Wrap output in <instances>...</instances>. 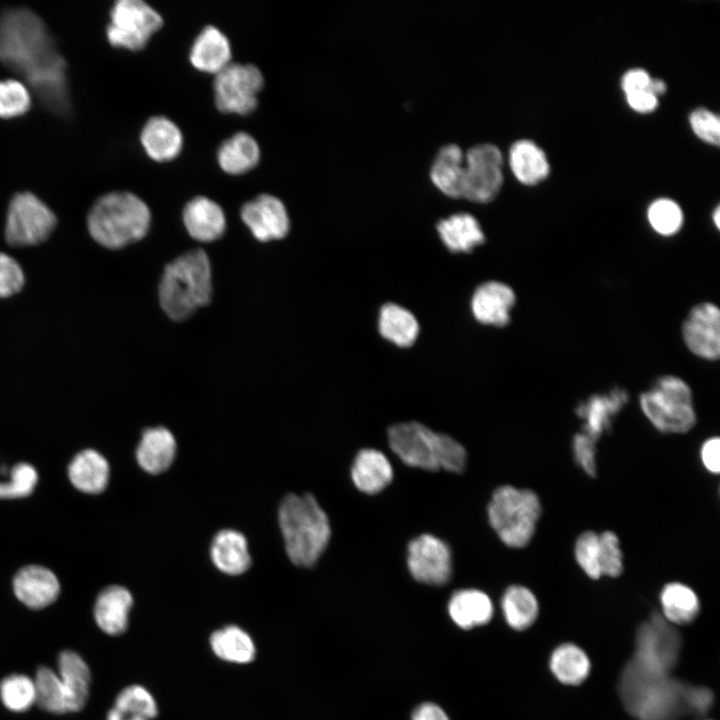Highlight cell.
<instances>
[{
  "label": "cell",
  "mask_w": 720,
  "mask_h": 720,
  "mask_svg": "<svg viewBox=\"0 0 720 720\" xmlns=\"http://www.w3.org/2000/svg\"><path fill=\"white\" fill-rule=\"evenodd\" d=\"M0 61L26 77L41 99L66 91L65 63L42 20L27 8L0 15Z\"/></svg>",
  "instance_id": "6da1fadb"
},
{
  "label": "cell",
  "mask_w": 720,
  "mask_h": 720,
  "mask_svg": "<svg viewBox=\"0 0 720 720\" xmlns=\"http://www.w3.org/2000/svg\"><path fill=\"white\" fill-rule=\"evenodd\" d=\"M278 521L290 561L312 567L326 549L331 527L328 516L311 494H289L281 502Z\"/></svg>",
  "instance_id": "7a4b0ae2"
},
{
  "label": "cell",
  "mask_w": 720,
  "mask_h": 720,
  "mask_svg": "<svg viewBox=\"0 0 720 720\" xmlns=\"http://www.w3.org/2000/svg\"><path fill=\"white\" fill-rule=\"evenodd\" d=\"M687 686L669 674H652L630 661L622 672L619 689L625 707L638 720H675L688 713Z\"/></svg>",
  "instance_id": "3957f363"
},
{
  "label": "cell",
  "mask_w": 720,
  "mask_h": 720,
  "mask_svg": "<svg viewBox=\"0 0 720 720\" xmlns=\"http://www.w3.org/2000/svg\"><path fill=\"white\" fill-rule=\"evenodd\" d=\"M211 268L207 254L194 249L168 263L159 285L164 312L174 321L188 318L210 302Z\"/></svg>",
  "instance_id": "277c9868"
},
{
  "label": "cell",
  "mask_w": 720,
  "mask_h": 720,
  "mask_svg": "<svg viewBox=\"0 0 720 720\" xmlns=\"http://www.w3.org/2000/svg\"><path fill=\"white\" fill-rule=\"evenodd\" d=\"M151 213L146 203L131 192H110L89 210L87 226L100 245L119 249L142 239L148 232Z\"/></svg>",
  "instance_id": "5b68a950"
},
{
  "label": "cell",
  "mask_w": 720,
  "mask_h": 720,
  "mask_svg": "<svg viewBox=\"0 0 720 720\" xmlns=\"http://www.w3.org/2000/svg\"><path fill=\"white\" fill-rule=\"evenodd\" d=\"M387 435L392 451L409 466L454 473L465 469V448L447 434L436 433L413 421L390 426Z\"/></svg>",
  "instance_id": "8992f818"
},
{
  "label": "cell",
  "mask_w": 720,
  "mask_h": 720,
  "mask_svg": "<svg viewBox=\"0 0 720 720\" xmlns=\"http://www.w3.org/2000/svg\"><path fill=\"white\" fill-rule=\"evenodd\" d=\"M58 672L41 666L35 675L36 704L54 714L78 712L89 697L91 673L76 652L64 650L58 655Z\"/></svg>",
  "instance_id": "52a82bcc"
},
{
  "label": "cell",
  "mask_w": 720,
  "mask_h": 720,
  "mask_svg": "<svg viewBox=\"0 0 720 720\" xmlns=\"http://www.w3.org/2000/svg\"><path fill=\"white\" fill-rule=\"evenodd\" d=\"M489 524L508 547H526L534 537L542 514L539 496L531 489L503 485L488 503Z\"/></svg>",
  "instance_id": "ba28073f"
},
{
  "label": "cell",
  "mask_w": 720,
  "mask_h": 720,
  "mask_svg": "<svg viewBox=\"0 0 720 720\" xmlns=\"http://www.w3.org/2000/svg\"><path fill=\"white\" fill-rule=\"evenodd\" d=\"M639 402L646 418L661 433H686L696 424L691 389L677 376L658 378L640 395Z\"/></svg>",
  "instance_id": "9c48e42d"
},
{
  "label": "cell",
  "mask_w": 720,
  "mask_h": 720,
  "mask_svg": "<svg viewBox=\"0 0 720 720\" xmlns=\"http://www.w3.org/2000/svg\"><path fill=\"white\" fill-rule=\"evenodd\" d=\"M162 26V16L146 2L119 0L110 10L106 37L116 48L139 51Z\"/></svg>",
  "instance_id": "30bf717a"
},
{
  "label": "cell",
  "mask_w": 720,
  "mask_h": 720,
  "mask_svg": "<svg viewBox=\"0 0 720 720\" xmlns=\"http://www.w3.org/2000/svg\"><path fill=\"white\" fill-rule=\"evenodd\" d=\"M680 647L678 631L662 615L653 614L637 631L630 661L646 672L667 675L677 662Z\"/></svg>",
  "instance_id": "8fae6325"
},
{
  "label": "cell",
  "mask_w": 720,
  "mask_h": 720,
  "mask_svg": "<svg viewBox=\"0 0 720 720\" xmlns=\"http://www.w3.org/2000/svg\"><path fill=\"white\" fill-rule=\"evenodd\" d=\"M57 219L52 210L31 192L16 193L8 206L5 239L12 246L37 245L54 231Z\"/></svg>",
  "instance_id": "7c38bea8"
},
{
  "label": "cell",
  "mask_w": 720,
  "mask_h": 720,
  "mask_svg": "<svg viewBox=\"0 0 720 720\" xmlns=\"http://www.w3.org/2000/svg\"><path fill=\"white\" fill-rule=\"evenodd\" d=\"M263 86L264 77L257 66L231 62L215 74V105L222 113L248 115L257 108Z\"/></svg>",
  "instance_id": "4fadbf2b"
},
{
  "label": "cell",
  "mask_w": 720,
  "mask_h": 720,
  "mask_svg": "<svg viewBox=\"0 0 720 720\" xmlns=\"http://www.w3.org/2000/svg\"><path fill=\"white\" fill-rule=\"evenodd\" d=\"M503 156L490 143L477 144L464 153L462 198L488 203L499 193L503 184Z\"/></svg>",
  "instance_id": "5bb4252c"
},
{
  "label": "cell",
  "mask_w": 720,
  "mask_h": 720,
  "mask_svg": "<svg viewBox=\"0 0 720 720\" xmlns=\"http://www.w3.org/2000/svg\"><path fill=\"white\" fill-rule=\"evenodd\" d=\"M407 565L411 576L429 585H444L451 577L449 546L431 534H422L408 544Z\"/></svg>",
  "instance_id": "9a60e30c"
},
{
  "label": "cell",
  "mask_w": 720,
  "mask_h": 720,
  "mask_svg": "<svg viewBox=\"0 0 720 720\" xmlns=\"http://www.w3.org/2000/svg\"><path fill=\"white\" fill-rule=\"evenodd\" d=\"M240 215L253 236L261 242L282 239L289 232L290 220L285 205L273 195L260 194L246 202Z\"/></svg>",
  "instance_id": "2e32d148"
},
{
  "label": "cell",
  "mask_w": 720,
  "mask_h": 720,
  "mask_svg": "<svg viewBox=\"0 0 720 720\" xmlns=\"http://www.w3.org/2000/svg\"><path fill=\"white\" fill-rule=\"evenodd\" d=\"M689 350L700 358L716 360L720 355V312L713 303L692 308L682 327Z\"/></svg>",
  "instance_id": "e0dca14e"
},
{
  "label": "cell",
  "mask_w": 720,
  "mask_h": 720,
  "mask_svg": "<svg viewBox=\"0 0 720 720\" xmlns=\"http://www.w3.org/2000/svg\"><path fill=\"white\" fill-rule=\"evenodd\" d=\"M16 598L30 609H43L56 601L60 582L53 571L41 565H27L12 581Z\"/></svg>",
  "instance_id": "ac0fdd59"
},
{
  "label": "cell",
  "mask_w": 720,
  "mask_h": 720,
  "mask_svg": "<svg viewBox=\"0 0 720 720\" xmlns=\"http://www.w3.org/2000/svg\"><path fill=\"white\" fill-rule=\"evenodd\" d=\"M515 304V294L506 284L489 281L474 292L471 309L475 319L486 325L502 327L510 321V310Z\"/></svg>",
  "instance_id": "d6986e66"
},
{
  "label": "cell",
  "mask_w": 720,
  "mask_h": 720,
  "mask_svg": "<svg viewBox=\"0 0 720 720\" xmlns=\"http://www.w3.org/2000/svg\"><path fill=\"white\" fill-rule=\"evenodd\" d=\"M133 606L130 591L120 585H110L97 596L93 615L98 627L106 634L117 636L124 633L129 624Z\"/></svg>",
  "instance_id": "ffe728a7"
},
{
  "label": "cell",
  "mask_w": 720,
  "mask_h": 720,
  "mask_svg": "<svg viewBox=\"0 0 720 720\" xmlns=\"http://www.w3.org/2000/svg\"><path fill=\"white\" fill-rule=\"evenodd\" d=\"M183 222L189 235L200 242H212L225 232V214L215 201L205 196L192 198L183 209Z\"/></svg>",
  "instance_id": "44dd1931"
},
{
  "label": "cell",
  "mask_w": 720,
  "mask_h": 720,
  "mask_svg": "<svg viewBox=\"0 0 720 720\" xmlns=\"http://www.w3.org/2000/svg\"><path fill=\"white\" fill-rule=\"evenodd\" d=\"M140 141L152 160L167 162L180 154L183 135L179 127L169 118L153 116L143 126Z\"/></svg>",
  "instance_id": "7402d4cb"
},
{
  "label": "cell",
  "mask_w": 720,
  "mask_h": 720,
  "mask_svg": "<svg viewBox=\"0 0 720 720\" xmlns=\"http://www.w3.org/2000/svg\"><path fill=\"white\" fill-rule=\"evenodd\" d=\"M627 401L624 390L614 389L607 395H594L582 402L576 413L583 420V433L597 441L610 429L612 419Z\"/></svg>",
  "instance_id": "603a6c76"
},
{
  "label": "cell",
  "mask_w": 720,
  "mask_h": 720,
  "mask_svg": "<svg viewBox=\"0 0 720 720\" xmlns=\"http://www.w3.org/2000/svg\"><path fill=\"white\" fill-rule=\"evenodd\" d=\"M228 38L217 27L207 25L195 38L189 60L197 70L217 74L231 63Z\"/></svg>",
  "instance_id": "cb8c5ba5"
},
{
  "label": "cell",
  "mask_w": 720,
  "mask_h": 720,
  "mask_svg": "<svg viewBox=\"0 0 720 720\" xmlns=\"http://www.w3.org/2000/svg\"><path fill=\"white\" fill-rule=\"evenodd\" d=\"M67 474L77 490L86 494H98L107 487L110 467L106 458L98 451L84 449L72 458Z\"/></svg>",
  "instance_id": "d4e9b609"
},
{
  "label": "cell",
  "mask_w": 720,
  "mask_h": 720,
  "mask_svg": "<svg viewBox=\"0 0 720 720\" xmlns=\"http://www.w3.org/2000/svg\"><path fill=\"white\" fill-rule=\"evenodd\" d=\"M176 455V440L164 427L146 429L136 449L139 466L147 473L160 474L167 470Z\"/></svg>",
  "instance_id": "484cf974"
},
{
  "label": "cell",
  "mask_w": 720,
  "mask_h": 720,
  "mask_svg": "<svg viewBox=\"0 0 720 720\" xmlns=\"http://www.w3.org/2000/svg\"><path fill=\"white\" fill-rule=\"evenodd\" d=\"M351 477L358 490L365 494H376L390 484L393 469L381 451L365 448L354 458Z\"/></svg>",
  "instance_id": "4316f807"
},
{
  "label": "cell",
  "mask_w": 720,
  "mask_h": 720,
  "mask_svg": "<svg viewBox=\"0 0 720 720\" xmlns=\"http://www.w3.org/2000/svg\"><path fill=\"white\" fill-rule=\"evenodd\" d=\"M210 557L218 570L233 576L244 573L251 564L245 536L232 529L221 530L215 535L210 546Z\"/></svg>",
  "instance_id": "83f0119b"
},
{
  "label": "cell",
  "mask_w": 720,
  "mask_h": 720,
  "mask_svg": "<svg viewBox=\"0 0 720 720\" xmlns=\"http://www.w3.org/2000/svg\"><path fill=\"white\" fill-rule=\"evenodd\" d=\"M464 152L457 144L439 149L430 169L432 183L451 198H462Z\"/></svg>",
  "instance_id": "f1b7e54d"
},
{
  "label": "cell",
  "mask_w": 720,
  "mask_h": 720,
  "mask_svg": "<svg viewBox=\"0 0 720 720\" xmlns=\"http://www.w3.org/2000/svg\"><path fill=\"white\" fill-rule=\"evenodd\" d=\"M451 619L462 629H471L488 623L493 615V604L487 594L476 589L456 591L448 603Z\"/></svg>",
  "instance_id": "f546056e"
},
{
  "label": "cell",
  "mask_w": 720,
  "mask_h": 720,
  "mask_svg": "<svg viewBox=\"0 0 720 720\" xmlns=\"http://www.w3.org/2000/svg\"><path fill=\"white\" fill-rule=\"evenodd\" d=\"M508 160L511 171L522 184L535 185L549 174L547 157L533 141L523 139L514 142Z\"/></svg>",
  "instance_id": "4dcf8cb0"
},
{
  "label": "cell",
  "mask_w": 720,
  "mask_h": 720,
  "mask_svg": "<svg viewBox=\"0 0 720 720\" xmlns=\"http://www.w3.org/2000/svg\"><path fill=\"white\" fill-rule=\"evenodd\" d=\"M438 234L444 245L452 252H471L485 241L477 219L468 213H456L437 224Z\"/></svg>",
  "instance_id": "1f68e13d"
},
{
  "label": "cell",
  "mask_w": 720,
  "mask_h": 720,
  "mask_svg": "<svg viewBox=\"0 0 720 720\" xmlns=\"http://www.w3.org/2000/svg\"><path fill=\"white\" fill-rule=\"evenodd\" d=\"M260 149L256 140L246 132H238L218 148L217 160L221 169L231 175H241L256 167Z\"/></svg>",
  "instance_id": "d6a6232c"
},
{
  "label": "cell",
  "mask_w": 720,
  "mask_h": 720,
  "mask_svg": "<svg viewBox=\"0 0 720 720\" xmlns=\"http://www.w3.org/2000/svg\"><path fill=\"white\" fill-rule=\"evenodd\" d=\"M663 617L670 624L687 625L698 616L700 602L696 592L688 585L670 582L660 592Z\"/></svg>",
  "instance_id": "836d02e7"
},
{
  "label": "cell",
  "mask_w": 720,
  "mask_h": 720,
  "mask_svg": "<svg viewBox=\"0 0 720 720\" xmlns=\"http://www.w3.org/2000/svg\"><path fill=\"white\" fill-rule=\"evenodd\" d=\"M209 642L214 654L226 662L247 664L253 661L256 655L253 639L236 625L214 631Z\"/></svg>",
  "instance_id": "e575fe53"
},
{
  "label": "cell",
  "mask_w": 720,
  "mask_h": 720,
  "mask_svg": "<svg viewBox=\"0 0 720 720\" xmlns=\"http://www.w3.org/2000/svg\"><path fill=\"white\" fill-rule=\"evenodd\" d=\"M157 714L153 695L145 687L134 684L120 691L106 720H152Z\"/></svg>",
  "instance_id": "d590c367"
},
{
  "label": "cell",
  "mask_w": 720,
  "mask_h": 720,
  "mask_svg": "<svg viewBox=\"0 0 720 720\" xmlns=\"http://www.w3.org/2000/svg\"><path fill=\"white\" fill-rule=\"evenodd\" d=\"M378 328L381 336L399 347L414 344L419 332L415 316L394 303L382 306L379 313Z\"/></svg>",
  "instance_id": "8d00e7d4"
},
{
  "label": "cell",
  "mask_w": 720,
  "mask_h": 720,
  "mask_svg": "<svg viewBox=\"0 0 720 720\" xmlns=\"http://www.w3.org/2000/svg\"><path fill=\"white\" fill-rule=\"evenodd\" d=\"M501 608L507 624L515 630H525L536 620L538 600L525 586H509L501 599Z\"/></svg>",
  "instance_id": "74e56055"
},
{
  "label": "cell",
  "mask_w": 720,
  "mask_h": 720,
  "mask_svg": "<svg viewBox=\"0 0 720 720\" xmlns=\"http://www.w3.org/2000/svg\"><path fill=\"white\" fill-rule=\"evenodd\" d=\"M549 666L554 676L567 685H578L588 676L591 668L586 653L572 643H565L554 649Z\"/></svg>",
  "instance_id": "f35d334b"
},
{
  "label": "cell",
  "mask_w": 720,
  "mask_h": 720,
  "mask_svg": "<svg viewBox=\"0 0 720 720\" xmlns=\"http://www.w3.org/2000/svg\"><path fill=\"white\" fill-rule=\"evenodd\" d=\"M38 473L32 464L18 462L10 466L0 458V499L29 496L38 483Z\"/></svg>",
  "instance_id": "ab89813d"
},
{
  "label": "cell",
  "mask_w": 720,
  "mask_h": 720,
  "mask_svg": "<svg viewBox=\"0 0 720 720\" xmlns=\"http://www.w3.org/2000/svg\"><path fill=\"white\" fill-rule=\"evenodd\" d=\"M34 679L23 674H11L0 682V699L13 712H25L36 703Z\"/></svg>",
  "instance_id": "60d3db41"
},
{
  "label": "cell",
  "mask_w": 720,
  "mask_h": 720,
  "mask_svg": "<svg viewBox=\"0 0 720 720\" xmlns=\"http://www.w3.org/2000/svg\"><path fill=\"white\" fill-rule=\"evenodd\" d=\"M647 217L654 231L663 236L674 235L683 224V213L680 206L667 198L652 202L648 208Z\"/></svg>",
  "instance_id": "b9f144b4"
},
{
  "label": "cell",
  "mask_w": 720,
  "mask_h": 720,
  "mask_svg": "<svg viewBox=\"0 0 720 720\" xmlns=\"http://www.w3.org/2000/svg\"><path fill=\"white\" fill-rule=\"evenodd\" d=\"M31 106V96L26 86L17 80H0V117L15 118L25 114Z\"/></svg>",
  "instance_id": "7bdbcfd3"
},
{
  "label": "cell",
  "mask_w": 720,
  "mask_h": 720,
  "mask_svg": "<svg viewBox=\"0 0 720 720\" xmlns=\"http://www.w3.org/2000/svg\"><path fill=\"white\" fill-rule=\"evenodd\" d=\"M574 556L581 570L593 580L601 578L599 533L591 530L582 532L574 544Z\"/></svg>",
  "instance_id": "ee69618b"
},
{
  "label": "cell",
  "mask_w": 720,
  "mask_h": 720,
  "mask_svg": "<svg viewBox=\"0 0 720 720\" xmlns=\"http://www.w3.org/2000/svg\"><path fill=\"white\" fill-rule=\"evenodd\" d=\"M599 549L601 576L612 578L620 576L624 569V558L616 533L609 530L599 533Z\"/></svg>",
  "instance_id": "f6af8a7d"
},
{
  "label": "cell",
  "mask_w": 720,
  "mask_h": 720,
  "mask_svg": "<svg viewBox=\"0 0 720 720\" xmlns=\"http://www.w3.org/2000/svg\"><path fill=\"white\" fill-rule=\"evenodd\" d=\"M693 132L701 140L718 145L720 142V120L719 117L704 108L693 111L689 118Z\"/></svg>",
  "instance_id": "bcb514c9"
},
{
  "label": "cell",
  "mask_w": 720,
  "mask_h": 720,
  "mask_svg": "<svg viewBox=\"0 0 720 720\" xmlns=\"http://www.w3.org/2000/svg\"><path fill=\"white\" fill-rule=\"evenodd\" d=\"M24 273L11 256L0 252V297H9L19 292L24 285Z\"/></svg>",
  "instance_id": "7dc6e473"
},
{
  "label": "cell",
  "mask_w": 720,
  "mask_h": 720,
  "mask_svg": "<svg viewBox=\"0 0 720 720\" xmlns=\"http://www.w3.org/2000/svg\"><path fill=\"white\" fill-rule=\"evenodd\" d=\"M596 442L583 432L576 433L572 440L575 462L589 477L597 473Z\"/></svg>",
  "instance_id": "c3c4849f"
},
{
  "label": "cell",
  "mask_w": 720,
  "mask_h": 720,
  "mask_svg": "<svg viewBox=\"0 0 720 720\" xmlns=\"http://www.w3.org/2000/svg\"><path fill=\"white\" fill-rule=\"evenodd\" d=\"M713 703L711 690L700 686H687L686 705L688 713L702 715L708 711Z\"/></svg>",
  "instance_id": "681fc988"
},
{
  "label": "cell",
  "mask_w": 720,
  "mask_h": 720,
  "mask_svg": "<svg viewBox=\"0 0 720 720\" xmlns=\"http://www.w3.org/2000/svg\"><path fill=\"white\" fill-rule=\"evenodd\" d=\"M700 459L705 469L718 474L720 471V439L717 436L706 439L700 448Z\"/></svg>",
  "instance_id": "f907efd6"
},
{
  "label": "cell",
  "mask_w": 720,
  "mask_h": 720,
  "mask_svg": "<svg viewBox=\"0 0 720 720\" xmlns=\"http://www.w3.org/2000/svg\"><path fill=\"white\" fill-rule=\"evenodd\" d=\"M651 79L652 77L645 70L631 69L623 75L621 87L626 95L636 91L649 90Z\"/></svg>",
  "instance_id": "816d5d0a"
},
{
  "label": "cell",
  "mask_w": 720,
  "mask_h": 720,
  "mask_svg": "<svg viewBox=\"0 0 720 720\" xmlns=\"http://www.w3.org/2000/svg\"><path fill=\"white\" fill-rule=\"evenodd\" d=\"M628 105L640 113H649L658 106V97L650 90L636 91L626 95Z\"/></svg>",
  "instance_id": "f5cc1de1"
},
{
  "label": "cell",
  "mask_w": 720,
  "mask_h": 720,
  "mask_svg": "<svg viewBox=\"0 0 720 720\" xmlns=\"http://www.w3.org/2000/svg\"><path fill=\"white\" fill-rule=\"evenodd\" d=\"M412 720H449V717L438 705L423 703L413 712Z\"/></svg>",
  "instance_id": "db71d44e"
},
{
  "label": "cell",
  "mask_w": 720,
  "mask_h": 720,
  "mask_svg": "<svg viewBox=\"0 0 720 720\" xmlns=\"http://www.w3.org/2000/svg\"><path fill=\"white\" fill-rule=\"evenodd\" d=\"M649 90L657 97L666 91V84L661 79H651Z\"/></svg>",
  "instance_id": "11a10c76"
},
{
  "label": "cell",
  "mask_w": 720,
  "mask_h": 720,
  "mask_svg": "<svg viewBox=\"0 0 720 720\" xmlns=\"http://www.w3.org/2000/svg\"><path fill=\"white\" fill-rule=\"evenodd\" d=\"M719 218H720V209H719V207L717 206L716 209H715V211H714V213H713V220H714L715 226H716L717 228H719V224H720Z\"/></svg>",
  "instance_id": "9f6ffc18"
}]
</instances>
